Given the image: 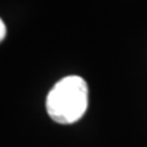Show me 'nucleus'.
<instances>
[{
  "mask_svg": "<svg viewBox=\"0 0 147 147\" xmlns=\"http://www.w3.org/2000/svg\"><path fill=\"white\" fill-rule=\"evenodd\" d=\"M88 104V87L80 76H66L58 81L47 96V112L54 121L72 124L84 117Z\"/></svg>",
  "mask_w": 147,
  "mask_h": 147,
  "instance_id": "f257e3e1",
  "label": "nucleus"
},
{
  "mask_svg": "<svg viewBox=\"0 0 147 147\" xmlns=\"http://www.w3.org/2000/svg\"><path fill=\"white\" fill-rule=\"evenodd\" d=\"M5 37H6V26L4 24V21L0 18V42L4 40Z\"/></svg>",
  "mask_w": 147,
  "mask_h": 147,
  "instance_id": "f03ea898",
  "label": "nucleus"
}]
</instances>
